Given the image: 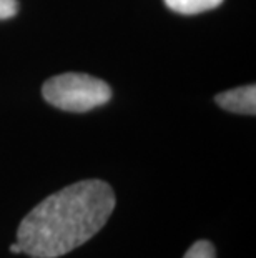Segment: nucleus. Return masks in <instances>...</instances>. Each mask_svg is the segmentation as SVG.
I'll use <instances>...</instances> for the list:
<instances>
[{
    "label": "nucleus",
    "mask_w": 256,
    "mask_h": 258,
    "mask_svg": "<svg viewBox=\"0 0 256 258\" xmlns=\"http://www.w3.org/2000/svg\"><path fill=\"white\" fill-rule=\"evenodd\" d=\"M115 208V194L103 180H83L42 200L17 232L22 253L58 258L97 235Z\"/></svg>",
    "instance_id": "obj_1"
},
{
    "label": "nucleus",
    "mask_w": 256,
    "mask_h": 258,
    "mask_svg": "<svg viewBox=\"0 0 256 258\" xmlns=\"http://www.w3.org/2000/svg\"><path fill=\"white\" fill-rule=\"evenodd\" d=\"M43 98L65 112H89L112 98V89L100 79L87 74H62L43 84Z\"/></svg>",
    "instance_id": "obj_2"
},
{
    "label": "nucleus",
    "mask_w": 256,
    "mask_h": 258,
    "mask_svg": "<svg viewBox=\"0 0 256 258\" xmlns=\"http://www.w3.org/2000/svg\"><path fill=\"white\" fill-rule=\"evenodd\" d=\"M215 102L223 110L243 115H254L256 113V87L244 85L238 89L221 92L215 97Z\"/></svg>",
    "instance_id": "obj_3"
},
{
    "label": "nucleus",
    "mask_w": 256,
    "mask_h": 258,
    "mask_svg": "<svg viewBox=\"0 0 256 258\" xmlns=\"http://www.w3.org/2000/svg\"><path fill=\"white\" fill-rule=\"evenodd\" d=\"M166 7L183 15H195L220 7L223 0H165Z\"/></svg>",
    "instance_id": "obj_4"
},
{
    "label": "nucleus",
    "mask_w": 256,
    "mask_h": 258,
    "mask_svg": "<svg viewBox=\"0 0 256 258\" xmlns=\"http://www.w3.org/2000/svg\"><path fill=\"white\" fill-rule=\"evenodd\" d=\"M183 258H216L215 246L206 240L195 241V243L188 248L187 253H185Z\"/></svg>",
    "instance_id": "obj_5"
},
{
    "label": "nucleus",
    "mask_w": 256,
    "mask_h": 258,
    "mask_svg": "<svg viewBox=\"0 0 256 258\" xmlns=\"http://www.w3.org/2000/svg\"><path fill=\"white\" fill-rule=\"evenodd\" d=\"M19 10L17 0H0V20H7L14 17Z\"/></svg>",
    "instance_id": "obj_6"
},
{
    "label": "nucleus",
    "mask_w": 256,
    "mask_h": 258,
    "mask_svg": "<svg viewBox=\"0 0 256 258\" xmlns=\"http://www.w3.org/2000/svg\"><path fill=\"white\" fill-rule=\"evenodd\" d=\"M10 251H12V253H15V255L22 253V248H20V245L17 243V241H15L14 245H10Z\"/></svg>",
    "instance_id": "obj_7"
},
{
    "label": "nucleus",
    "mask_w": 256,
    "mask_h": 258,
    "mask_svg": "<svg viewBox=\"0 0 256 258\" xmlns=\"http://www.w3.org/2000/svg\"><path fill=\"white\" fill-rule=\"evenodd\" d=\"M32 258H35V256H32Z\"/></svg>",
    "instance_id": "obj_8"
}]
</instances>
